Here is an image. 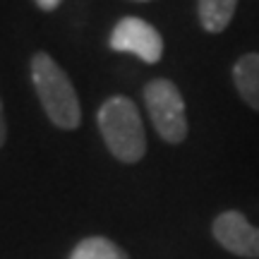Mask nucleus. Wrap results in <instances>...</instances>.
I'll return each instance as SVG.
<instances>
[{
    "label": "nucleus",
    "mask_w": 259,
    "mask_h": 259,
    "mask_svg": "<svg viewBox=\"0 0 259 259\" xmlns=\"http://www.w3.org/2000/svg\"><path fill=\"white\" fill-rule=\"evenodd\" d=\"M213 240L226 252L242 259H259V228L252 226L238 209L219 213L211 223Z\"/></svg>",
    "instance_id": "nucleus-5"
},
{
    "label": "nucleus",
    "mask_w": 259,
    "mask_h": 259,
    "mask_svg": "<svg viewBox=\"0 0 259 259\" xmlns=\"http://www.w3.org/2000/svg\"><path fill=\"white\" fill-rule=\"evenodd\" d=\"M233 82L240 99L259 113V53H245L233 65Z\"/></svg>",
    "instance_id": "nucleus-6"
},
{
    "label": "nucleus",
    "mask_w": 259,
    "mask_h": 259,
    "mask_svg": "<svg viewBox=\"0 0 259 259\" xmlns=\"http://www.w3.org/2000/svg\"><path fill=\"white\" fill-rule=\"evenodd\" d=\"M34 3H36L44 12H53L56 8H60V3H63V0H34Z\"/></svg>",
    "instance_id": "nucleus-10"
},
{
    "label": "nucleus",
    "mask_w": 259,
    "mask_h": 259,
    "mask_svg": "<svg viewBox=\"0 0 259 259\" xmlns=\"http://www.w3.org/2000/svg\"><path fill=\"white\" fill-rule=\"evenodd\" d=\"M137 3H147V0H137Z\"/></svg>",
    "instance_id": "nucleus-11"
},
{
    "label": "nucleus",
    "mask_w": 259,
    "mask_h": 259,
    "mask_svg": "<svg viewBox=\"0 0 259 259\" xmlns=\"http://www.w3.org/2000/svg\"><path fill=\"white\" fill-rule=\"evenodd\" d=\"M31 82H34L36 96L46 111L48 120L67 132L79 127V122H82L79 96L74 92L67 72L46 51H38L31 58Z\"/></svg>",
    "instance_id": "nucleus-1"
},
{
    "label": "nucleus",
    "mask_w": 259,
    "mask_h": 259,
    "mask_svg": "<svg viewBox=\"0 0 259 259\" xmlns=\"http://www.w3.org/2000/svg\"><path fill=\"white\" fill-rule=\"evenodd\" d=\"M67 259H130V257L118 242L108 240L103 235H92V238H84V240L77 242Z\"/></svg>",
    "instance_id": "nucleus-8"
},
{
    "label": "nucleus",
    "mask_w": 259,
    "mask_h": 259,
    "mask_svg": "<svg viewBox=\"0 0 259 259\" xmlns=\"http://www.w3.org/2000/svg\"><path fill=\"white\" fill-rule=\"evenodd\" d=\"M106 147L120 163H137L147 154V132L137 103L127 96L106 99L96 115Z\"/></svg>",
    "instance_id": "nucleus-2"
},
{
    "label": "nucleus",
    "mask_w": 259,
    "mask_h": 259,
    "mask_svg": "<svg viewBox=\"0 0 259 259\" xmlns=\"http://www.w3.org/2000/svg\"><path fill=\"white\" fill-rule=\"evenodd\" d=\"M238 10V0H197L199 24L209 34H221L231 24Z\"/></svg>",
    "instance_id": "nucleus-7"
},
{
    "label": "nucleus",
    "mask_w": 259,
    "mask_h": 259,
    "mask_svg": "<svg viewBox=\"0 0 259 259\" xmlns=\"http://www.w3.org/2000/svg\"><path fill=\"white\" fill-rule=\"evenodd\" d=\"M144 106L158 137L168 144L187 139V113L183 94L170 79H151L144 87Z\"/></svg>",
    "instance_id": "nucleus-3"
},
{
    "label": "nucleus",
    "mask_w": 259,
    "mask_h": 259,
    "mask_svg": "<svg viewBox=\"0 0 259 259\" xmlns=\"http://www.w3.org/2000/svg\"><path fill=\"white\" fill-rule=\"evenodd\" d=\"M5 137H8V122H5V108H3V101H0V149L5 144Z\"/></svg>",
    "instance_id": "nucleus-9"
},
{
    "label": "nucleus",
    "mask_w": 259,
    "mask_h": 259,
    "mask_svg": "<svg viewBox=\"0 0 259 259\" xmlns=\"http://www.w3.org/2000/svg\"><path fill=\"white\" fill-rule=\"evenodd\" d=\"M111 48L118 53H132L139 60L156 65L163 58V38L156 27L139 17H122L111 31Z\"/></svg>",
    "instance_id": "nucleus-4"
}]
</instances>
